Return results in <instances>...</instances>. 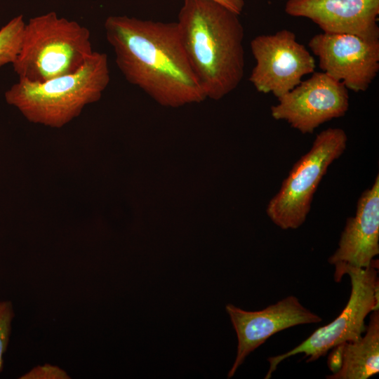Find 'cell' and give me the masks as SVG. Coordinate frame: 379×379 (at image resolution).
Segmentation results:
<instances>
[{
    "label": "cell",
    "mask_w": 379,
    "mask_h": 379,
    "mask_svg": "<svg viewBox=\"0 0 379 379\" xmlns=\"http://www.w3.org/2000/svg\"><path fill=\"white\" fill-rule=\"evenodd\" d=\"M104 28L124 78L159 103L176 107L206 98L176 22L112 15L105 20Z\"/></svg>",
    "instance_id": "cell-1"
},
{
    "label": "cell",
    "mask_w": 379,
    "mask_h": 379,
    "mask_svg": "<svg viewBox=\"0 0 379 379\" xmlns=\"http://www.w3.org/2000/svg\"><path fill=\"white\" fill-rule=\"evenodd\" d=\"M239 15L214 0H183L176 24L206 97L219 100L243 79L244 29Z\"/></svg>",
    "instance_id": "cell-2"
},
{
    "label": "cell",
    "mask_w": 379,
    "mask_h": 379,
    "mask_svg": "<svg viewBox=\"0 0 379 379\" xmlns=\"http://www.w3.org/2000/svg\"><path fill=\"white\" fill-rule=\"evenodd\" d=\"M110 81L107 56L93 51L76 72L44 82L19 79L5 93L6 102L31 123L60 128L98 101Z\"/></svg>",
    "instance_id": "cell-3"
},
{
    "label": "cell",
    "mask_w": 379,
    "mask_h": 379,
    "mask_svg": "<svg viewBox=\"0 0 379 379\" xmlns=\"http://www.w3.org/2000/svg\"><path fill=\"white\" fill-rule=\"evenodd\" d=\"M93 53L88 29L49 12L25 23L12 65L19 79L44 82L76 72Z\"/></svg>",
    "instance_id": "cell-4"
},
{
    "label": "cell",
    "mask_w": 379,
    "mask_h": 379,
    "mask_svg": "<svg viewBox=\"0 0 379 379\" xmlns=\"http://www.w3.org/2000/svg\"><path fill=\"white\" fill-rule=\"evenodd\" d=\"M347 142V134L340 128H328L316 136L267 204V214L274 225L286 230L305 222L318 185L328 166L345 152Z\"/></svg>",
    "instance_id": "cell-5"
},
{
    "label": "cell",
    "mask_w": 379,
    "mask_h": 379,
    "mask_svg": "<svg viewBox=\"0 0 379 379\" xmlns=\"http://www.w3.org/2000/svg\"><path fill=\"white\" fill-rule=\"evenodd\" d=\"M351 280V293L342 312L330 324L320 327L300 345L287 352L267 359L270 366L265 377L271 378L278 365L287 358L304 354L307 362L314 361L328 350L346 342L359 339L365 332L367 315L379 306V279L376 264L347 272Z\"/></svg>",
    "instance_id": "cell-6"
},
{
    "label": "cell",
    "mask_w": 379,
    "mask_h": 379,
    "mask_svg": "<svg viewBox=\"0 0 379 379\" xmlns=\"http://www.w3.org/2000/svg\"><path fill=\"white\" fill-rule=\"evenodd\" d=\"M250 45L255 65L249 81L258 92L279 98L298 86L303 76L314 72L313 56L292 31L258 35Z\"/></svg>",
    "instance_id": "cell-7"
},
{
    "label": "cell",
    "mask_w": 379,
    "mask_h": 379,
    "mask_svg": "<svg viewBox=\"0 0 379 379\" xmlns=\"http://www.w3.org/2000/svg\"><path fill=\"white\" fill-rule=\"evenodd\" d=\"M271 107L276 120H284L303 134H311L322 124L343 117L349 109L347 88L321 72L301 81Z\"/></svg>",
    "instance_id": "cell-8"
},
{
    "label": "cell",
    "mask_w": 379,
    "mask_h": 379,
    "mask_svg": "<svg viewBox=\"0 0 379 379\" xmlns=\"http://www.w3.org/2000/svg\"><path fill=\"white\" fill-rule=\"evenodd\" d=\"M308 46L322 72L354 92L366 91L379 71V41L323 32L314 35Z\"/></svg>",
    "instance_id": "cell-9"
},
{
    "label": "cell",
    "mask_w": 379,
    "mask_h": 379,
    "mask_svg": "<svg viewBox=\"0 0 379 379\" xmlns=\"http://www.w3.org/2000/svg\"><path fill=\"white\" fill-rule=\"evenodd\" d=\"M226 311L236 331L238 345L235 361L227 378H232L246 357L274 334L286 328L322 321L294 295L287 296L258 311H246L227 304Z\"/></svg>",
    "instance_id": "cell-10"
},
{
    "label": "cell",
    "mask_w": 379,
    "mask_h": 379,
    "mask_svg": "<svg viewBox=\"0 0 379 379\" xmlns=\"http://www.w3.org/2000/svg\"><path fill=\"white\" fill-rule=\"evenodd\" d=\"M379 254V175L363 192L354 216L347 219L338 247L328 258L335 267L334 280L340 282L350 269L366 268Z\"/></svg>",
    "instance_id": "cell-11"
},
{
    "label": "cell",
    "mask_w": 379,
    "mask_h": 379,
    "mask_svg": "<svg viewBox=\"0 0 379 379\" xmlns=\"http://www.w3.org/2000/svg\"><path fill=\"white\" fill-rule=\"evenodd\" d=\"M285 12L310 19L324 32L379 41V0H288Z\"/></svg>",
    "instance_id": "cell-12"
},
{
    "label": "cell",
    "mask_w": 379,
    "mask_h": 379,
    "mask_svg": "<svg viewBox=\"0 0 379 379\" xmlns=\"http://www.w3.org/2000/svg\"><path fill=\"white\" fill-rule=\"evenodd\" d=\"M366 333L333 348L327 379H367L379 372V310L371 313Z\"/></svg>",
    "instance_id": "cell-13"
},
{
    "label": "cell",
    "mask_w": 379,
    "mask_h": 379,
    "mask_svg": "<svg viewBox=\"0 0 379 379\" xmlns=\"http://www.w3.org/2000/svg\"><path fill=\"white\" fill-rule=\"evenodd\" d=\"M25 22L22 15L0 29V67L15 60L21 46Z\"/></svg>",
    "instance_id": "cell-14"
},
{
    "label": "cell",
    "mask_w": 379,
    "mask_h": 379,
    "mask_svg": "<svg viewBox=\"0 0 379 379\" xmlns=\"http://www.w3.org/2000/svg\"><path fill=\"white\" fill-rule=\"evenodd\" d=\"M14 310L11 301L0 302V372L3 369V356L8 345L11 331V323Z\"/></svg>",
    "instance_id": "cell-15"
},
{
    "label": "cell",
    "mask_w": 379,
    "mask_h": 379,
    "mask_svg": "<svg viewBox=\"0 0 379 379\" xmlns=\"http://www.w3.org/2000/svg\"><path fill=\"white\" fill-rule=\"evenodd\" d=\"M70 378L65 370L49 364L36 366L20 377V379H69Z\"/></svg>",
    "instance_id": "cell-16"
},
{
    "label": "cell",
    "mask_w": 379,
    "mask_h": 379,
    "mask_svg": "<svg viewBox=\"0 0 379 379\" xmlns=\"http://www.w3.org/2000/svg\"><path fill=\"white\" fill-rule=\"evenodd\" d=\"M240 15L244 6V0H214Z\"/></svg>",
    "instance_id": "cell-17"
}]
</instances>
